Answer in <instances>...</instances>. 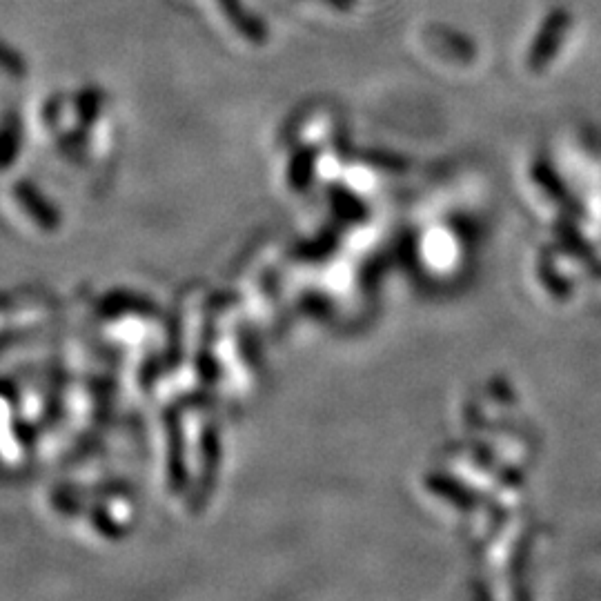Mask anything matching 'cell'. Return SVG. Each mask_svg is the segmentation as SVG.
Here are the masks:
<instances>
[{
  "label": "cell",
  "mask_w": 601,
  "mask_h": 601,
  "mask_svg": "<svg viewBox=\"0 0 601 601\" xmlns=\"http://www.w3.org/2000/svg\"><path fill=\"white\" fill-rule=\"evenodd\" d=\"M34 127L58 161L72 172H96L107 165L116 145L114 101L94 83L43 96Z\"/></svg>",
  "instance_id": "obj_1"
},
{
  "label": "cell",
  "mask_w": 601,
  "mask_h": 601,
  "mask_svg": "<svg viewBox=\"0 0 601 601\" xmlns=\"http://www.w3.org/2000/svg\"><path fill=\"white\" fill-rule=\"evenodd\" d=\"M5 210L27 232L56 234L63 230L65 214L52 196L32 179H14L5 190Z\"/></svg>",
  "instance_id": "obj_2"
},
{
  "label": "cell",
  "mask_w": 601,
  "mask_h": 601,
  "mask_svg": "<svg viewBox=\"0 0 601 601\" xmlns=\"http://www.w3.org/2000/svg\"><path fill=\"white\" fill-rule=\"evenodd\" d=\"M25 118L12 107L0 110V176L16 170L25 150Z\"/></svg>",
  "instance_id": "obj_4"
},
{
  "label": "cell",
  "mask_w": 601,
  "mask_h": 601,
  "mask_svg": "<svg viewBox=\"0 0 601 601\" xmlns=\"http://www.w3.org/2000/svg\"><path fill=\"white\" fill-rule=\"evenodd\" d=\"M29 74V63L21 49L0 38V85H21Z\"/></svg>",
  "instance_id": "obj_5"
},
{
  "label": "cell",
  "mask_w": 601,
  "mask_h": 601,
  "mask_svg": "<svg viewBox=\"0 0 601 601\" xmlns=\"http://www.w3.org/2000/svg\"><path fill=\"white\" fill-rule=\"evenodd\" d=\"M205 12L210 14L214 25L228 36L232 43L254 47L261 41L263 29L259 18L248 12L245 0H203Z\"/></svg>",
  "instance_id": "obj_3"
}]
</instances>
